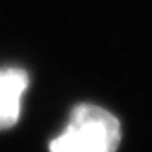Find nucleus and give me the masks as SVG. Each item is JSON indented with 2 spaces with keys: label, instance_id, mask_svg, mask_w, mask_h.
<instances>
[{
  "label": "nucleus",
  "instance_id": "obj_1",
  "mask_svg": "<svg viewBox=\"0 0 152 152\" xmlns=\"http://www.w3.org/2000/svg\"><path fill=\"white\" fill-rule=\"evenodd\" d=\"M121 141L117 117L97 104H77L50 152H115Z\"/></svg>",
  "mask_w": 152,
  "mask_h": 152
},
{
  "label": "nucleus",
  "instance_id": "obj_2",
  "mask_svg": "<svg viewBox=\"0 0 152 152\" xmlns=\"http://www.w3.org/2000/svg\"><path fill=\"white\" fill-rule=\"evenodd\" d=\"M29 84L22 68H0V130L11 128L20 117V103Z\"/></svg>",
  "mask_w": 152,
  "mask_h": 152
}]
</instances>
